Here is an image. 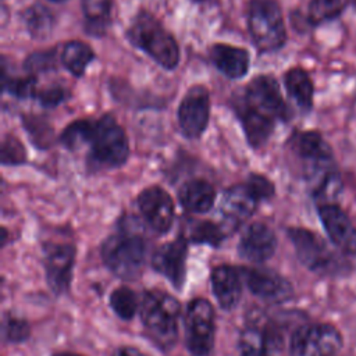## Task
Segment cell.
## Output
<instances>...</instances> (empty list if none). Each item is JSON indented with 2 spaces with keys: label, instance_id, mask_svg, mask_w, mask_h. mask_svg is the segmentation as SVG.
Returning a JSON list of instances; mask_svg holds the SVG:
<instances>
[{
  "label": "cell",
  "instance_id": "cell-14",
  "mask_svg": "<svg viewBox=\"0 0 356 356\" xmlns=\"http://www.w3.org/2000/svg\"><path fill=\"white\" fill-rule=\"evenodd\" d=\"M241 273L245 277L249 291L266 302L282 303L293 296L292 284L274 270L253 267L242 270Z\"/></svg>",
  "mask_w": 356,
  "mask_h": 356
},
{
  "label": "cell",
  "instance_id": "cell-21",
  "mask_svg": "<svg viewBox=\"0 0 356 356\" xmlns=\"http://www.w3.org/2000/svg\"><path fill=\"white\" fill-rule=\"evenodd\" d=\"M179 203L191 213H207L216 202L214 186L202 178L186 181L178 192Z\"/></svg>",
  "mask_w": 356,
  "mask_h": 356
},
{
  "label": "cell",
  "instance_id": "cell-15",
  "mask_svg": "<svg viewBox=\"0 0 356 356\" xmlns=\"http://www.w3.org/2000/svg\"><path fill=\"white\" fill-rule=\"evenodd\" d=\"M186 254L188 241L185 236H178L161 245L153 253L152 266L175 288L181 289L186 277Z\"/></svg>",
  "mask_w": 356,
  "mask_h": 356
},
{
  "label": "cell",
  "instance_id": "cell-35",
  "mask_svg": "<svg viewBox=\"0 0 356 356\" xmlns=\"http://www.w3.org/2000/svg\"><path fill=\"white\" fill-rule=\"evenodd\" d=\"M245 185L249 188V191L254 195V197L261 202V200H268L274 196L275 188L274 184L264 175L261 174H250L245 182Z\"/></svg>",
  "mask_w": 356,
  "mask_h": 356
},
{
  "label": "cell",
  "instance_id": "cell-7",
  "mask_svg": "<svg viewBox=\"0 0 356 356\" xmlns=\"http://www.w3.org/2000/svg\"><path fill=\"white\" fill-rule=\"evenodd\" d=\"M342 345V334L335 325L306 323L292 332L289 356H335Z\"/></svg>",
  "mask_w": 356,
  "mask_h": 356
},
{
  "label": "cell",
  "instance_id": "cell-16",
  "mask_svg": "<svg viewBox=\"0 0 356 356\" xmlns=\"http://www.w3.org/2000/svg\"><path fill=\"white\" fill-rule=\"evenodd\" d=\"M257 203L259 200L245 184L227 189L220 203V213L224 220L222 228L225 232L236 229L243 221H246L256 210Z\"/></svg>",
  "mask_w": 356,
  "mask_h": 356
},
{
  "label": "cell",
  "instance_id": "cell-38",
  "mask_svg": "<svg viewBox=\"0 0 356 356\" xmlns=\"http://www.w3.org/2000/svg\"><path fill=\"white\" fill-rule=\"evenodd\" d=\"M113 356H147V355H145L143 352L132 346H121L113 353Z\"/></svg>",
  "mask_w": 356,
  "mask_h": 356
},
{
  "label": "cell",
  "instance_id": "cell-27",
  "mask_svg": "<svg viewBox=\"0 0 356 356\" xmlns=\"http://www.w3.org/2000/svg\"><path fill=\"white\" fill-rule=\"evenodd\" d=\"M350 0H310L307 7V21L312 25H320L338 18Z\"/></svg>",
  "mask_w": 356,
  "mask_h": 356
},
{
  "label": "cell",
  "instance_id": "cell-40",
  "mask_svg": "<svg viewBox=\"0 0 356 356\" xmlns=\"http://www.w3.org/2000/svg\"><path fill=\"white\" fill-rule=\"evenodd\" d=\"M53 356H82V355H78V353H71V352H60V353H56Z\"/></svg>",
  "mask_w": 356,
  "mask_h": 356
},
{
  "label": "cell",
  "instance_id": "cell-29",
  "mask_svg": "<svg viewBox=\"0 0 356 356\" xmlns=\"http://www.w3.org/2000/svg\"><path fill=\"white\" fill-rule=\"evenodd\" d=\"M225 236V229L222 225L214 224L213 221H196L188 229L186 241L193 243H207L211 246H218Z\"/></svg>",
  "mask_w": 356,
  "mask_h": 356
},
{
  "label": "cell",
  "instance_id": "cell-4",
  "mask_svg": "<svg viewBox=\"0 0 356 356\" xmlns=\"http://www.w3.org/2000/svg\"><path fill=\"white\" fill-rule=\"evenodd\" d=\"M102 259L107 268L121 280H136L145 264L146 242L135 231L124 229L106 238Z\"/></svg>",
  "mask_w": 356,
  "mask_h": 356
},
{
  "label": "cell",
  "instance_id": "cell-33",
  "mask_svg": "<svg viewBox=\"0 0 356 356\" xmlns=\"http://www.w3.org/2000/svg\"><path fill=\"white\" fill-rule=\"evenodd\" d=\"M3 90L18 99L35 97L36 89V78L35 75L22 76V78H7L3 75Z\"/></svg>",
  "mask_w": 356,
  "mask_h": 356
},
{
  "label": "cell",
  "instance_id": "cell-2",
  "mask_svg": "<svg viewBox=\"0 0 356 356\" xmlns=\"http://www.w3.org/2000/svg\"><path fill=\"white\" fill-rule=\"evenodd\" d=\"M140 318L149 338L161 349H171L178 338V300L163 291H146L139 305Z\"/></svg>",
  "mask_w": 356,
  "mask_h": 356
},
{
  "label": "cell",
  "instance_id": "cell-20",
  "mask_svg": "<svg viewBox=\"0 0 356 356\" xmlns=\"http://www.w3.org/2000/svg\"><path fill=\"white\" fill-rule=\"evenodd\" d=\"M209 57L214 67L231 79H239L248 74L250 57L242 47L216 43L209 49Z\"/></svg>",
  "mask_w": 356,
  "mask_h": 356
},
{
  "label": "cell",
  "instance_id": "cell-19",
  "mask_svg": "<svg viewBox=\"0 0 356 356\" xmlns=\"http://www.w3.org/2000/svg\"><path fill=\"white\" fill-rule=\"evenodd\" d=\"M232 107H234L238 118L242 122L248 143L253 149L261 147L270 139L271 134L274 132L275 120L248 107L238 99L234 102Z\"/></svg>",
  "mask_w": 356,
  "mask_h": 356
},
{
  "label": "cell",
  "instance_id": "cell-8",
  "mask_svg": "<svg viewBox=\"0 0 356 356\" xmlns=\"http://www.w3.org/2000/svg\"><path fill=\"white\" fill-rule=\"evenodd\" d=\"M216 314L203 298L191 300L185 313V343L193 356H209L214 345Z\"/></svg>",
  "mask_w": 356,
  "mask_h": 356
},
{
  "label": "cell",
  "instance_id": "cell-36",
  "mask_svg": "<svg viewBox=\"0 0 356 356\" xmlns=\"http://www.w3.org/2000/svg\"><path fill=\"white\" fill-rule=\"evenodd\" d=\"M241 356H271L266 346L263 332L252 331L245 335V343L242 346Z\"/></svg>",
  "mask_w": 356,
  "mask_h": 356
},
{
  "label": "cell",
  "instance_id": "cell-31",
  "mask_svg": "<svg viewBox=\"0 0 356 356\" xmlns=\"http://www.w3.org/2000/svg\"><path fill=\"white\" fill-rule=\"evenodd\" d=\"M24 67L31 75H36V74L57 70V67H58L57 49L31 53L26 57V60L24 63Z\"/></svg>",
  "mask_w": 356,
  "mask_h": 356
},
{
  "label": "cell",
  "instance_id": "cell-25",
  "mask_svg": "<svg viewBox=\"0 0 356 356\" xmlns=\"http://www.w3.org/2000/svg\"><path fill=\"white\" fill-rule=\"evenodd\" d=\"M22 21L35 39H44L53 32L54 15L53 13L40 4H32L22 11Z\"/></svg>",
  "mask_w": 356,
  "mask_h": 356
},
{
  "label": "cell",
  "instance_id": "cell-32",
  "mask_svg": "<svg viewBox=\"0 0 356 356\" xmlns=\"http://www.w3.org/2000/svg\"><path fill=\"white\" fill-rule=\"evenodd\" d=\"M3 338L8 343H19L29 338L31 327L29 324L15 316H4L3 318Z\"/></svg>",
  "mask_w": 356,
  "mask_h": 356
},
{
  "label": "cell",
  "instance_id": "cell-26",
  "mask_svg": "<svg viewBox=\"0 0 356 356\" xmlns=\"http://www.w3.org/2000/svg\"><path fill=\"white\" fill-rule=\"evenodd\" d=\"M95 125L96 120H75L64 128L60 135V140L70 150L79 149L82 145L90 143L95 132Z\"/></svg>",
  "mask_w": 356,
  "mask_h": 356
},
{
  "label": "cell",
  "instance_id": "cell-5",
  "mask_svg": "<svg viewBox=\"0 0 356 356\" xmlns=\"http://www.w3.org/2000/svg\"><path fill=\"white\" fill-rule=\"evenodd\" d=\"M248 28L260 53L280 50L286 42V28L277 0H249Z\"/></svg>",
  "mask_w": 356,
  "mask_h": 356
},
{
  "label": "cell",
  "instance_id": "cell-18",
  "mask_svg": "<svg viewBox=\"0 0 356 356\" xmlns=\"http://www.w3.org/2000/svg\"><path fill=\"white\" fill-rule=\"evenodd\" d=\"M213 293L224 310L234 309L242 295V280L241 273L231 266H217L213 268L210 275Z\"/></svg>",
  "mask_w": 356,
  "mask_h": 356
},
{
  "label": "cell",
  "instance_id": "cell-13",
  "mask_svg": "<svg viewBox=\"0 0 356 356\" xmlns=\"http://www.w3.org/2000/svg\"><path fill=\"white\" fill-rule=\"evenodd\" d=\"M138 207L146 222L157 234H165L172 227L174 202L163 188L156 185L145 188L138 195Z\"/></svg>",
  "mask_w": 356,
  "mask_h": 356
},
{
  "label": "cell",
  "instance_id": "cell-3",
  "mask_svg": "<svg viewBox=\"0 0 356 356\" xmlns=\"http://www.w3.org/2000/svg\"><path fill=\"white\" fill-rule=\"evenodd\" d=\"M127 38L147 53L165 70H174L179 63V47L174 36L147 11H140L132 21Z\"/></svg>",
  "mask_w": 356,
  "mask_h": 356
},
{
  "label": "cell",
  "instance_id": "cell-12",
  "mask_svg": "<svg viewBox=\"0 0 356 356\" xmlns=\"http://www.w3.org/2000/svg\"><path fill=\"white\" fill-rule=\"evenodd\" d=\"M76 249L70 243L44 245V274L50 289L56 295L65 293L72 278Z\"/></svg>",
  "mask_w": 356,
  "mask_h": 356
},
{
  "label": "cell",
  "instance_id": "cell-6",
  "mask_svg": "<svg viewBox=\"0 0 356 356\" xmlns=\"http://www.w3.org/2000/svg\"><path fill=\"white\" fill-rule=\"evenodd\" d=\"M89 145V160L100 168L120 167L129 156V143L125 129L110 114L96 120L95 132Z\"/></svg>",
  "mask_w": 356,
  "mask_h": 356
},
{
  "label": "cell",
  "instance_id": "cell-41",
  "mask_svg": "<svg viewBox=\"0 0 356 356\" xmlns=\"http://www.w3.org/2000/svg\"><path fill=\"white\" fill-rule=\"evenodd\" d=\"M50 1H54V3H61V1H65V0H50Z\"/></svg>",
  "mask_w": 356,
  "mask_h": 356
},
{
  "label": "cell",
  "instance_id": "cell-1",
  "mask_svg": "<svg viewBox=\"0 0 356 356\" xmlns=\"http://www.w3.org/2000/svg\"><path fill=\"white\" fill-rule=\"evenodd\" d=\"M298 260L312 273L320 277H343L352 271L353 261L342 253L332 250L316 232L303 227L286 229Z\"/></svg>",
  "mask_w": 356,
  "mask_h": 356
},
{
  "label": "cell",
  "instance_id": "cell-24",
  "mask_svg": "<svg viewBox=\"0 0 356 356\" xmlns=\"http://www.w3.org/2000/svg\"><path fill=\"white\" fill-rule=\"evenodd\" d=\"M95 53L92 47L81 40H70L61 53L63 65L74 75L82 76L86 67L93 61Z\"/></svg>",
  "mask_w": 356,
  "mask_h": 356
},
{
  "label": "cell",
  "instance_id": "cell-17",
  "mask_svg": "<svg viewBox=\"0 0 356 356\" xmlns=\"http://www.w3.org/2000/svg\"><path fill=\"white\" fill-rule=\"evenodd\" d=\"M277 249V236L264 222L249 224L241 235L238 252L242 259L252 263H263L273 257Z\"/></svg>",
  "mask_w": 356,
  "mask_h": 356
},
{
  "label": "cell",
  "instance_id": "cell-34",
  "mask_svg": "<svg viewBox=\"0 0 356 356\" xmlns=\"http://www.w3.org/2000/svg\"><path fill=\"white\" fill-rule=\"evenodd\" d=\"M26 161V150L14 135H6L1 142V164L18 165Z\"/></svg>",
  "mask_w": 356,
  "mask_h": 356
},
{
  "label": "cell",
  "instance_id": "cell-37",
  "mask_svg": "<svg viewBox=\"0 0 356 356\" xmlns=\"http://www.w3.org/2000/svg\"><path fill=\"white\" fill-rule=\"evenodd\" d=\"M35 97L39 100V103L43 107H56L61 102L65 100L67 92L61 86H51V88H46V89L38 90Z\"/></svg>",
  "mask_w": 356,
  "mask_h": 356
},
{
  "label": "cell",
  "instance_id": "cell-28",
  "mask_svg": "<svg viewBox=\"0 0 356 356\" xmlns=\"http://www.w3.org/2000/svg\"><path fill=\"white\" fill-rule=\"evenodd\" d=\"M22 124L31 138V142L39 149H47L54 142V131L43 115H22Z\"/></svg>",
  "mask_w": 356,
  "mask_h": 356
},
{
  "label": "cell",
  "instance_id": "cell-9",
  "mask_svg": "<svg viewBox=\"0 0 356 356\" xmlns=\"http://www.w3.org/2000/svg\"><path fill=\"white\" fill-rule=\"evenodd\" d=\"M238 100L275 121H289L292 117V111L281 95L278 82L271 75L263 74L253 78Z\"/></svg>",
  "mask_w": 356,
  "mask_h": 356
},
{
  "label": "cell",
  "instance_id": "cell-10",
  "mask_svg": "<svg viewBox=\"0 0 356 356\" xmlns=\"http://www.w3.org/2000/svg\"><path fill=\"white\" fill-rule=\"evenodd\" d=\"M317 214L323 228L337 248L350 261L356 260V227L349 216L337 204L323 202L317 204Z\"/></svg>",
  "mask_w": 356,
  "mask_h": 356
},
{
  "label": "cell",
  "instance_id": "cell-30",
  "mask_svg": "<svg viewBox=\"0 0 356 356\" xmlns=\"http://www.w3.org/2000/svg\"><path fill=\"white\" fill-rule=\"evenodd\" d=\"M139 305L140 303H138L136 295L128 286H118L110 295V306L122 320H131L135 316Z\"/></svg>",
  "mask_w": 356,
  "mask_h": 356
},
{
  "label": "cell",
  "instance_id": "cell-22",
  "mask_svg": "<svg viewBox=\"0 0 356 356\" xmlns=\"http://www.w3.org/2000/svg\"><path fill=\"white\" fill-rule=\"evenodd\" d=\"M284 83L288 95L296 106L307 113L313 108L314 85L309 72L300 67H292L284 74Z\"/></svg>",
  "mask_w": 356,
  "mask_h": 356
},
{
  "label": "cell",
  "instance_id": "cell-23",
  "mask_svg": "<svg viewBox=\"0 0 356 356\" xmlns=\"http://www.w3.org/2000/svg\"><path fill=\"white\" fill-rule=\"evenodd\" d=\"M86 32L95 36L104 35L111 24L113 0H82Z\"/></svg>",
  "mask_w": 356,
  "mask_h": 356
},
{
  "label": "cell",
  "instance_id": "cell-11",
  "mask_svg": "<svg viewBox=\"0 0 356 356\" xmlns=\"http://www.w3.org/2000/svg\"><path fill=\"white\" fill-rule=\"evenodd\" d=\"M178 124L181 132L196 139L203 135L210 117V93L203 85L191 86L182 97L178 111Z\"/></svg>",
  "mask_w": 356,
  "mask_h": 356
},
{
  "label": "cell",
  "instance_id": "cell-39",
  "mask_svg": "<svg viewBox=\"0 0 356 356\" xmlns=\"http://www.w3.org/2000/svg\"><path fill=\"white\" fill-rule=\"evenodd\" d=\"M192 1L197 4H214L217 0H192Z\"/></svg>",
  "mask_w": 356,
  "mask_h": 356
}]
</instances>
